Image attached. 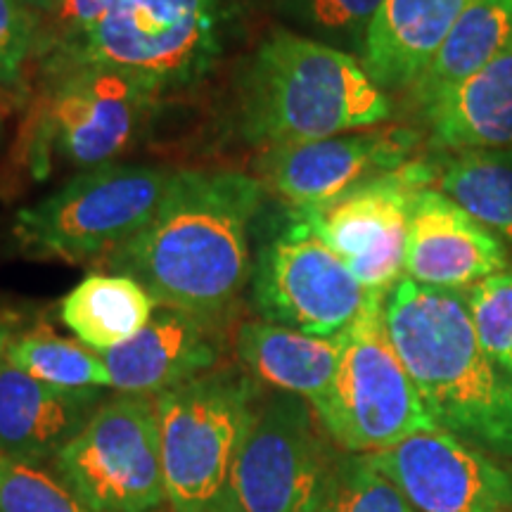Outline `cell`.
<instances>
[{"label": "cell", "mask_w": 512, "mask_h": 512, "mask_svg": "<svg viewBox=\"0 0 512 512\" xmlns=\"http://www.w3.org/2000/svg\"><path fill=\"white\" fill-rule=\"evenodd\" d=\"M24 3L31 5V8L41 10V12H48L50 8H53V0H24Z\"/></svg>", "instance_id": "cell-32"}, {"label": "cell", "mask_w": 512, "mask_h": 512, "mask_svg": "<svg viewBox=\"0 0 512 512\" xmlns=\"http://www.w3.org/2000/svg\"><path fill=\"white\" fill-rule=\"evenodd\" d=\"M0 136H3V121H0Z\"/></svg>", "instance_id": "cell-33"}, {"label": "cell", "mask_w": 512, "mask_h": 512, "mask_svg": "<svg viewBox=\"0 0 512 512\" xmlns=\"http://www.w3.org/2000/svg\"><path fill=\"white\" fill-rule=\"evenodd\" d=\"M102 403L100 389H62L0 361V453L46 463L83 430Z\"/></svg>", "instance_id": "cell-17"}, {"label": "cell", "mask_w": 512, "mask_h": 512, "mask_svg": "<svg viewBox=\"0 0 512 512\" xmlns=\"http://www.w3.org/2000/svg\"><path fill=\"white\" fill-rule=\"evenodd\" d=\"M389 114L387 93L356 55L290 29L264 38L240 76V133L266 150L344 136Z\"/></svg>", "instance_id": "cell-3"}, {"label": "cell", "mask_w": 512, "mask_h": 512, "mask_svg": "<svg viewBox=\"0 0 512 512\" xmlns=\"http://www.w3.org/2000/svg\"><path fill=\"white\" fill-rule=\"evenodd\" d=\"M221 0H110L72 46L43 55L48 72L105 67L162 95L202 81L223 53Z\"/></svg>", "instance_id": "cell-4"}, {"label": "cell", "mask_w": 512, "mask_h": 512, "mask_svg": "<svg viewBox=\"0 0 512 512\" xmlns=\"http://www.w3.org/2000/svg\"><path fill=\"white\" fill-rule=\"evenodd\" d=\"M384 323L434 425L512 460V380L479 344L465 292L401 278L384 299Z\"/></svg>", "instance_id": "cell-2"}, {"label": "cell", "mask_w": 512, "mask_h": 512, "mask_svg": "<svg viewBox=\"0 0 512 512\" xmlns=\"http://www.w3.org/2000/svg\"><path fill=\"white\" fill-rule=\"evenodd\" d=\"M157 302L136 278L91 273L60 304V318L88 349L105 354L150 323Z\"/></svg>", "instance_id": "cell-22"}, {"label": "cell", "mask_w": 512, "mask_h": 512, "mask_svg": "<svg viewBox=\"0 0 512 512\" xmlns=\"http://www.w3.org/2000/svg\"><path fill=\"white\" fill-rule=\"evenodd\" d=\"M5 358L12 366L36 380L62 389H105L112 387L110 370L98 351L86 344L55 335L50 328L15 332Z\"/></svg>", "instance_id": "cell-24"}, {"label": "cell", "mask_w": 512, "mask_h": 512, "mask_svg": "<svg viewBox=\"0 0 512 512\" xmlns=\"http://www.w3.org/2000/svg\"><path fill=\"white\" fill-rule=\"evenodd\" d=\"M415 512H512L510 460L432 427L370 453Z\"/></svg>", "instance_id": "cell-13"}, {"label": "cell", "mask_w": 512, "mask_h": 512, "mask_svg": "<svg viewBox=\"0 0 512 512\" xmlns=\"http://www.w3.org/2000/svg\"><path fill=\"white\" fill-rule=\"evenodd\" d=\"M100 356L119 394L157 396L216 368L219 320L157 306L136 337Z\"/></svg>", "instance_id": "cell-16"}, {"label": "cell", "mask_w": 512, "mask_h": 512, "mask_svg": "<svg viewBox=\"0 0 512 512\" xmlns=\"http://www.w3.org/2000/svg\"><path fill=\"white\" fill-rule=\"evenodd\" d=\"M512 50V0H475L411 86L422 112L460 81Z\"/></svg>", "instance_id": "cell-21"}, {"label": "cell", "mask_w": 512, "mask_h": 512, "mask_svg": "<svg viewBox=\"0 0 512 512\" xmlns=\"http://www.w3.org/2000/svg\"><path fill=\"white\" fill-rule=\"evenodd\" d=\"M437 176V166L411 159L396 171L356 185L325 207L294 211L292 219L347 264L366 294L387 297L403 278L415 197L432 188Z\"/></svg>", "instance_id": "cell-11"}, {"label": "cell", "mask_w": 512, "mask_h": 512, "mask_svg": "<svg viewBox=\"0 0 512 512\" xmlns=\"http://www.w3.org/2000/svg\"><path fill=\"white\" fill-rule=\"evenodd\" d=\"M382 0H273L275 15L297 34L361 57Z\"/></svg>", "instance_id": "cell-25"}, {"label": "cell", "mask_w": 512, "mask_h": 512, "mask_svg": "<svg viewBox=\"0 0 512 512\" xmlns=\"http://www.w3.org/2000/svg\"><path fill=\"white\" fill-rule=\"evenodd\" d=\"M503 240L472 219L441 190L415 197L408 223L403 278L437 290L467 292L491 275L508 271Z\"/></svg>", "instance_id": "cell-15"}, {"label": "cell", "mask_w": 512, "mask_h": 512, "mask_svg": "<svg viewBox=\"0 0 512 512\" xmlns=\"http://www.w3.org/2000/svg\"><path fill=\"white\" fill-rule=\"evenodd\" d=\"M320 512H415L387 475L368 456H342Z\"/></svg>", "instance_id": "cell-27"}, {"label": "cell", "mask_w": 512, "mask_h": 512, "mask_svg": "<svg viewBox=\"0 0 512 512\" xmlns=\"http://www.w3.org/2000/svg\"><path fill=\"white\" fill-rule=\"evenodd\" d=\"M174 181V171L147 164H102L79 171L55 192L17 211L15 233L24 254L69 264L119 249L150 223Z\"/></svg>", "instance_id": "cell-6"}, {"label": "cell", "mask_w": 512, "mask_h": 512, "mask_svg": "<svg viewBox=\"0 0 512 512\" xmlns=\"http://www.w3.org/2000/svg\"><path fill=\"white\" fill-rule=\"evenodd\" d=\"M479 344L505 377L512 380V268L465 292Z\"/></svg>", "instance_id": "cell-28"}, {"label": "cell", "mask_w": 512, "mask_h": 512, "mask_svg": "<svg viewBox=\"0 0 512 512\" xmlns=\"http://www.w3.org/2000/svg\"><path fill=\"white\" fill-rule=\"evenodd\" d=\"M475 0H382L358 60L382 91H411Z\"/></svg>", "instance_id": "cell-18"}, {"label": "cell", "mask_w": 512, "mask_h": 512, "mask_svg": "<svg viewBox=\"0 0 512 512\" xmlns=\"http://www.w3.org/2000/svg\"><path fill=\"white\" fill-rule=\"evenodd\" d=\"M249 280L261 320L316 337L347 330L368 302L347 264L292 216L285 233L261 249Z\"/></svg>", "instance_id": "cell-12"}, {"label": "cell", "mask_w": 512, "mask_h": 512, "mask_svg": "<svg viewBox=\"0 0 512 512\" xmlns=\"http://www.w3.org/2000/svg\"><path fill=\"white\" fill-rule=\"evenodd\" d=\"M439 190L512 247V152H460L437 176Z\"/></svg>", "instance_id": "cell-23"}, {"label": "cell", "mask_w": 512, "mask_h": 512, "mask_svg": "<svg viewBox=\"0 0 512 512\" xmlns=\"http://www.w3.org/2000/svg\"><path fill=\"white\" fill-rule=\"evenodd\" d=\"M41 17L24 0H0V83L17 86L34 53Z\"/></svg>", "instance_id": "cell-29"}, {"label": "cell", "mask_w": 512, "mask_h": 512, "mask_svg": "<svg viewBox=\"0 0 512 512\" xmlns=\"http://www.w3.org/2000/svg\"><path fill=\"white\" fill-rule=\"evenodd\" d=\"M166 503L174 512H221L256 418V384L240 370H209L155 396Z\"/></svg>", "instance_id": "cell-5"}, {"label": "cell", "mask_w": 512, "mask_h": 512, "mask_svg": "<svg viewBox=\"0 0 512 512\" xmlns=\"http://www.w3.org/2000/svg\"><path fill=\"white\" fill-rule=\"evenodd\" d=\"M55 470L95 512H155L166 501L155 396L102 401Z\"/></svg>", "instance_id": "cell-10"}, {"label": "cell", "mask_w": 512, "mask_h": 512, "mask_svg": "<svg viewBox=\"0 0 512 512\" xmlns=\"http://www.w3.org/2000/svg\"><path fill=\"white\" fill-rule=\"evenodd\" d=\"M0 512H95L64 479L0 453Z\"/></svg>", "instance_id": "cell-26"}, {"label": "cell", "mask_w": 512, "mask_h": 512, "mask_svg": "<svg viewBox=\"0 0 512 512\" xmlns=\"http://www.w3.org/2000/svg\"><path fill=\"white\" fill-rule=\"evenodd\" d=\"M418 133L411 128H375L363 133L271 147L256 159L261 183L294 211L335 202L356 185L411 162Z\"/></svg>", "instance_id": "cell-14"}, {"label": "cell", "mask_w": 512, "mask_h": 512, "mask_svg": "<svg viewBox=\"0 0 512 512\" xmlns=\"http://www.w3.org/2000/svg\"><path fill=\"white\" fill-rule=\"evenodd\" d=\"M384 299L368 294L358 318L339 332L337 380L318 415L332 441L356 456L384 451L415 432L437 427L389 339Z\"/></svg>", "instance_id": "cell-7"}, {"label": "cell", "mask_w": 512, "mask_h": 512, "mask_svg": "<svg viewBox=\"0 0 512 512\" xmlns=\"http://www.w3.org/2000/svg\"><path fill=\"white\" fill-rule=\"evenodd\" d=\"M107 8L110 0H53V8L48 10L53 15V34L41 41L43 55L72 46L86 36Z\"/></svg>", "instance_id": "cell-30"}, {"label": "cell", "mask_w": 512, "mask_h": 512, "mask_svg": "<svg viewBox=\"0 0 512 512\" xmlns=\"http://www.w3.org/2000/svg\"><path fill=\"white\" fill-rule=\"evenodd\" d=\"M235 351L252 377L283 394L302 396L316 415L328 406L335 387L342 342L249 320L235 335Z\"/></svg>", "instance_id": "cell-19"}, {"label": "cell", "mask_w": 512, "mask_h": 512, "mask_svg": "<svg viewBox=\"0 0 512 512\" xmlns=\"http://www.w3.org/2000/svg\"><path fill=\"white\" fill-rule=\"evenodd\" d=\"M264 183L238 171H178L150 223L107 264L157 306L219 320L252 278L249 230Z\"/></svg>", "instance_id": "cell-1"}, {"label": "cell", "mask_w": 512, "mask_h": 512, "mask_svg": "<svg viewBox=\"0 0 512 512\" xmlns=\"http://www.w3.org/2000/svg\"><path fill=\"white\" fill-rule=\"evenodd\" d=\"M31 119L27 162L46 178L55 164L86 171L112 164L136 143L155 112L157 95L105 67H64Z\"/></svg>", "instance_id": "cell-8"}, {"label": "cell", "mask_w": 512, "mask_h": 512, "mask_svg": "<svg viewBox=\"0 0 512 512\" xmlns=\"http://www.w3.org/2000/svg\"><path fill=\"white\" fill-rule=\"evenodd\" d=\"M12 335H15V320H12L10 313L0 311V361H3L5 349H8Z\"/></svg>", "instance_id": "cell-31"}, {"label": "cell", "mask_w": 512, "mask_h": 512, "mask_svg": "<svg viewBox=\"0 0 512 512\" xmlns=\"http://www.w3.org/2000/svg\"><path fill=\"white\" fill-rule=\"evenodd\" d=\"M339 463L316 411L280 392L256 411L221 512H320Z\"/></svg>", "instance_id": "cell-9"}, {"label": "cell", "mask_w": 512, "mask_h": 512, "mask_svg": "<svg viewBox=\"0 0 512 512\" xmlns=\"http://www.w3.org/2000/svg\"><path fill=\"white\" fill-rule=\"evenodd\" d=\"M422 114L441 150L512 152V50L467 76Z\"/></svg>", "instance_id": "cell-20"}]
</instances>
